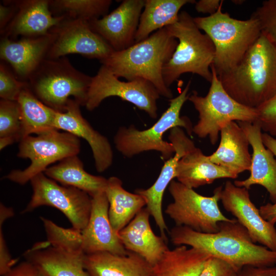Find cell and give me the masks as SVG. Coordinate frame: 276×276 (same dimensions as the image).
<instances>
[{
    "instance_id": "21",
    "label": "cell",
    "mask_w": 276,
    "mask_h": 276,
    "mask_svg": "<svg viewBox=\"0 0 276 276\" xmlns=\"http://www.w3.org/2000/svg\"><path fill=\"white\" fill-rule=\"evenodd\" d=\"M17 10L1 37L13 39L38 37L48 34L50 30L66 17L54 16L50 8V0L15 1Z\"/></svg>"
},
{
    "instance_id": "38",
    "label": "cell",
    "mask_w": 276,
    "mask_h": 276,
    "mask_svg": "<svg viewBox=\"0 0 276 276\" xmlns=\"http://www.w3.org/2000/svg\"><path fill=\"white\" fill-rule=\"evenodd\" d=\"M237 271L229 264L211 257L199 276H236Z\"/></svg>"
},
{
    "instance_id": "7",
    "label": "cell",
    "mask_w": 276,
    "mask_h": 276,
    "mask_svg": "<svg viewBox=\"0 0 276 276\" xmlns=\"http://www.w3.org/2000/svg\"><path fill=\"white\" fill-rule=\"evenodd\" d=\"M190 85L189 81L177 97L170 100L169 107L149 128L140 130L133 125L120 127L114 137L117 149L127 157L151 150L160 152L166 160L172 157L175 153L174 147L171 143L163 140V135L167 130L176 127L184 128L189 135L193 132V127L189 118L180 116L182 107L188 100Z\"/></svg>"
},
{
    "instance_id": "25",
    "label": "cell",
    "mask_w": 276,
    "mask_h": 276,
    "mask_svg": "<svg viewBox=\"0 0 276 276\" xmlns=\"http://www.w3.org/2000/svg\"><path fill=\"white\" fill-rule=\"evenodd\" d=\"M84 254L53 247L47 241L35 244L23 257L50 276H89L83 266Z\"/></svg>"
},
{
    "instance_id": "15",
    "label": "cell",
    "mask_w": 276,
    "mask_h": 276,
    "mask_svg": "<svg viewBox=\"0 0 276 276\" xmlns=\"http://www.w3.org/2000/svg\"><path fill=\"white\" fill-rule=\"evenodd\" d=\"M144 4L145 0H124L110 13L88 23L114 51L124 50L135 43Z\"/></svg>"
},
{
    "instance_id": "19",
    "label": "cell",
    "mask_w": 276,
    "mask_h": 276,
    "mask_svg": "<svg viewBox=\"0 0 276 276\" xmlns=\"http://www.w3.org/2000/svg\"><path fill=\"white\" fill-rule=\"evenodd\" d=\"M81 105L70 99L66 111L57 112L55 127L57 130L70 132L78 138L84 139L90 146L98 172L106 170L113 162V154L108 139L94 129L84 119L80 109Z\"/></svg>"
},
{
    "instance_id": "24",
    "label": "cell",
    "mask_w": 276,
    "mask_h": 276,
    "mask_svg": "<svg viewBox=\"0 0 276 276\" xmlns=\"http://www.w3.org/2000/svg\"><path fill=\"white\" fill-rule=\"evenodd\" d=\"M84 267L89 276H151L152 266L133 252L120 255L108 251L84 254Z\"/></svg>"
},
{
    "instance_id": "39",
    "label": "cell",
    "mask_w": 276,
    "mask_h": 276,
    "mask_svg": "<svg viewBox=\"0 0 276 276\" xmlns=\"http://www.w3.org/2000/svg\"><path fill=\"white\" fill-rule=\"evenodd\" d=\"M9 218L6 213H0V275L3 276L15 266L17 260L12 258L5 240L3 224Z\"/></svg>"
},
{
    "instance_id": "12",
    "label": "cell",
    "mask_w": 276,
    "mask_h": 276,
    "mask_svg": "<svg viewBox=\"0 0 276 276\" xmlns=\"http://www.w3.org/2000/svg\"><path fill=\"white\" fill-rule=\"evenodd\" d=\"M160 95L149 81L141 78L121 81L106 66H101L91 78L85 107L92 111L105 99L118 97L146 112L152 119L157 117V100Z\"/></svg>"
},
{
    "instance_id": "28",
    "label": "cell",
    "mask_w": 276,
    "mask_h": 276,
    "mask_svg": "<svg viewBox=\"0 0 276 276\" xmlns=\"http://www.w3.org/2000/svg\"><path fill=\"white\" fill-rule=\"evenodd\" d=\"M211 257L197 248L178 246L167 250L152 266L151 276H199Z\"/></svg>"
},
{
    "instance_id": "11",
    "label": "cell",
    "mask_w": 276,
    "mask_h": 276,
    "mask_svg": "<svg viewBox=\"0 0 276 276\" xmlns=\"http://www.w3.org/2000/svg\"><path fill=\"white\" fill-rule=\"evenodd\" d=\"M33 194L23 213L47 205L61 211L73 227L80 231L86 226L91 213V197L85 192L72 187L60 185L41 173L30 181Z\"/></svg>"
},
{
    "instance_id": "44",
    "label": "cell",
    "mask_w": 276,
    "mask_h": 276,
    "mask_svg": "<svg viewBox=\"0 0 276 276\" xmlns=\"http://www.w3.org/2000/svg\"><path fill=\"white\" fill-rule=\"evenodd\" d=\"M259 210L262 217L265 220L273 225L276 223V202L262 205Z\"/></svg>"
},
{
    "instance_id": "30",
    "label": "cell",
    "mask_w": 276,
    "mask_h": 276,
    "mask_svg": "<svg viewBox=\"0 0 276 276\" xmlns=\"http://www.w3.org/2000/svg\"><path fill=\"white\" fill-rule=\"evenodd\" d=\"M195 2L193 0H145L135 43L147 38L153 32L175 24L181 8Z\"/></svg>"
},
{
    "instance_id": "36",
    "label": "cell",
    "mask_w": 276,
    "mask_h": 276,
    "mask_svg": "<svg viewBox=\"0 0 276 276\" xmlns=\"http://www.w3.org/2000/svg\"><path fill=\"white\" fill-rule=\"evenodd\" d=\"M258 20L262 33L276 45V0H266L252 14Z\"/></svg>"
},
{
    "instance_id": "1",
    "label": "cell",
    "mask_w": 276,
    "mask_h": 276,
    "mask_svg": "<svg viewBox=\"0 0 276 276\" xmlns=\"http://www.w3.org/2000/svg\"><path fill=\"white\" fill-rule=\"evenodd\" d=\"M175 245H186L206 252L231 265L237 272L246 266L276 265V251L258 245L236 220L219 223L214 233H202L184 226H175L169 232Z\"/></svg>"
},
{
    "instance_id": "41",
    "label": "cell",
    "mask_w": 276,
    "mask_h": 276,
    "mask_svg": "<svg viewBox=\"0 0 276 276\" xmlns=\"http://www.w3.org/2000/svg\"><path fill=\"white\" fill-rule=\"evenodd\" d=\"M0 4V34L13 19L17 7L15 1H3Z\"/></svg>"
},
{
    "instance_id": "23",
    "label": "cell",
    "mask_w": 276,
    "mask_h": 276,
    "mask_svg": "<svg viewBox=\"0 0 276 276\" xmlns=\"http://www.w3.org/2000/svg\"><path fill=\"white\" fill-rule=\"evenodd\" d=\"M220 142L217 150L209 155L210 160L227 170L235 178L239 174L250 171L251 155L249 152V143L243 130L233 121L226 124L220 131Z\"/></svg>"
},
{
    "instance_id": "18",
    "label": "cell",
    "mask_w": 276,
    "mask_h": 276,
    "mask_svg": "<svg viewBox=\"0 0 276 276\" xmlns=\"http://www.w3.org/2000/svg\"><path fill=\"white\" fill-rule=\"evenodd\" d=\"M92 198L88 223L81 231L82 249L84 254L108 251L124 255L129 251L124 246L119 233L112 227L108 217L109 203L104 192Z\"/></svg>"
},
{
    "instance_id": "35",
    "label": "cell",
    "mask_w": 276,
    "mask_h": 276,
    "mask_svg": "<svg viewBox=\"0 0 276 276\" xmlns=\"http://www.w3.org/2000/svg\"><path fill=\"white\" fill-rule=\"evenodd\" d=\"M28 86L27 82L19 80L11 67L1 60L0 63V98L3 100L17 101L22 89Z\"/></svg>"
},
{
    "instance_id": "43",
    "label": "cell",
    "mask_w": 276,
    "mask_h": 276,
    "mask_svg": "<svg viewBox=\"0 0 276 276\" xmlns=\"http://www.w3.org/2000/svg\"><path fill=\"white\" fill-rule=\"evenodd\" d=\"M222 2L219 0H200L195 2V8L198 12L211 15L217 12Z\"/></svg>"
},
{
    "instance_id": "42",
    "label": "cell",
    "mask_w": 276,
    "mask_h": 276,
    "mask_svg": "<svg viewBox=\"0 0 276 276\" xmlns=\"http://www.w3.org/2000/svg\"><path fill=\"white\" fill-rule=\"evenodd\" d=\"M236 276H276V266H246L237 272Z\"/></svg>"
},
{
    "instance_id": "22",
    "label": "cell",
    "mask_w": 276,
    "mask_h": 276,
    "mask_svg": "<svg viewBox=\"0 0 276 276\" xmlns=\"http://www.w3.org/2000/svg\"><path fill=\"white\" fill-rule=\"evenodd\" d=\"M150 216L146 208L142 209L119 235L126 250L139 255L153 266L169 248L167 241L153 232Z\"/></svg>"
},
{
    "instance_id": "17",
    "label": "cell",
    "mask_w": 276,
    "mask_h": 276,
    "mask_svg": "<svg viewBox=\"0 0 276 276\" xmlns=\"http://www.w3.org/2000/svg\"><path fill=\"white\" fill-rule=\"evenodd\" d=\"M169 140L174 147V155L166 160L158 178L150 187L135 191V193L140 195L145 200L146 208L154 218L161 236L166 241L167 238L165 232L168 231V228L162 212L164 193L170 182L176 178V167L179 160L193 142L187 136L181 128L178 127L171 129Z\"/></svg>"
},
{
    "instance_id": "5",
    "label": "cell",
    "mask_w": 276,
    "mask_h": 276,
    "mask_svg": "<svg viewBox=\"0 0 276 276\" xmlns=\"http://www.w3.org/2000/svg\"><path fill=\"white\" fill-rule=\"evenodd\" d=\"M166 28L177 39L178 44L163 68L166 85L170 88L186 73L197 74L211 83V66L214 63L215 47L210 38L196 26L194 17L185 11H181L178 20Z\"/></svg>"
},
{
    "instance_id": "20",
    "label": "cell",
    "mask_w": 276,
    "mask_h": 276,
    "mask_svg": "<svg viewBox=\"0 0 276 276\" xmlns=\"http://www.w3.org/2000/svg\"><path fill=\"white\" fill-rule=\"evenodd\" d=\"M246 134L252 149L250 176L244 180H235V186L249 189L255 185L263 187L271 203L276 202V159L264 145L262 129L256 121L253 123L238 122Z\"/></svg>"
},
{
    "instance_id": "4",
    "label": "cell",
    "mask_w": 276,
    "mask_h": 276,
    "mask_svg": "<svg viewBox=\"0 0 276 276\" xmlns=\"http://www.w3.org/2000/svg\"><path fill=\"white\" fill-rule=\"evenodd\" d=\"M194 21L213 42L215 58L212 64L218 76L235 68L262 34L259 22L253 15L245 20L231 17L222 11L194 17Z\"/></svg>"
},
{
    "instance_id": "13",
    "label": "cell",
    "mask_w": 276,
    "mask_h": 276,
    "mask_svg": "<svg viewBox=\"0 0 276 276\" xmlns=\"http://www.w3.org/2000/svg\"><path fill=\"white\" fill-rule=\"evenodd\" d=\"M49 32L55 37L47 58L57 59L70 54H79L101 61L114 51L101 36L93 31L88 22L83 20L66 18Z\"/></svg>"
},
{
    "instance_id": "26",
    "label": "cell",
    "mask_w": 276,
    "mask_h": 276,
    "mask_svg": "<svg viewBox=\"0 0 276 276\" xmlns=\"http://www.w3.org/2000/svg\"><path fill=\"white\" fill-rule=\"evenodd\" d=\"M177 181L186 187L197 188L219 178L235 177L225 169L210 160L193 142L179 160L176 171Z\"/></svg>"
},
{
    "instance_id": "34",
    "label": "cell",
    "mask_w": 276,
    "mask_h": 276,
    "mask_svg": "<svg viewBox=\"0 0 276 276\" xmlns=\"http://www.w3.org/2000/svg\"><path fill=\"white\" fill-rule=\"evenodd\" d=\"M0 139L11 144L22 139L19 106L17 101L0 100Z\"/></svg>"
},
{
    "instance_id": "40",
    "label": "cell",
    "mask_w": 276,
    "mask_h": 276,
    "mask_svg": "<svg viewBox=\"0 0 276 276\" xmlns=\"http://www.w3.org/2000/svg\"><path fill=\"white\" fill-rule=\"evenodd\" d=\"M3 276H50L40 267L25 260L14 266Z\"/></svg>"
},
{
    "instance_id": "6",
    "label": "cell",
    "mask_w": 276,
    "mask_h": 276,
    "mask_svg": "<svg viewBox=\"0 0 276 276\" xmlns=\"http://www.w3.org/2000/svg\"><path fill=\"white\" fill-rule=\"evenodd\" d=\"M91 78L77 70L64 56L45 59L27 82L31 91L43 104L57 112H64L70 99L85 106Z\"/></svg>"
},
{
    "instance_id": "8",
    "label": "cell",
    "mask_w": 276,
    "mask_h": 276,
    "mask_svg": "<svg viewBox=\"0 0 276 276\" xmlns=\"http://www.w3.org/2000/svg\"><path fill=\"white\" fill-rule=\"evenodd\" d=\"M212 79L209 90L204 97L193 90L188 100L198 111L199 120L193 132L200 138L208 137L211 143L218 141L221 130L228 123L237 121L254 123L257 121L256 108L242 105L224 89L213 64Z\"/></svg>"
},
{
    "instance_id": "10",
    "label": "cell",
    "mask_w": 276,
    "mask_h": 276,
    "mask_svg": "<svg viewBox=\"0 0 276 276\" xmlns=\"http://www.w3.org/2000/svg\"><path fill=\"white\" fill-rule=\"evenodd\" d=\"M222 188L219 186L212 196H205L173 180L168 190L173 201L165 212L176 226H186L202 233H216L220 222L232 220L222 213L218 206Z\"/></svg>"
},
{
    "instance_id": "31",
    "label": "cell",
    "mask_w": 276,
    "mask_h": 276,
    "mask_svg": "<svg viewBox=\"0 0 276 276\" xmlns=\"http://www.w3.org/2000/svg\"><path fill=\"white\" fill-rule=\"evenodd\" d=\"M17 101L20 112L22 139L57 129L55 123L57 111L40 101L28 84L22 89Z\"/></svg>"
},
{
    "instance_id": "37",
    "label": "cell",
    "mask_w": 276,
    "mask_h": 276,
    "mask_svg": "<svg viewBox=\"0 0 276 276\" xmlns=\"http://www.w3.org/2000/svg\"><path fill=\"white\" fill-rule=\"evenodd\" d=\"M256 109L262 130L276 139V94Z\"/></svg>"
},
{
    "instance_id": "32",
    "label": "cell",
    "mask_w": 276,
    "mask_h": 276,
    "mask_svg": "<svg viewBox=\"0 0 276 276\" xmlns=\"http://www.w3.org/2000/svg\"><path fill=\"white\" fill-rule=\"evenodd\" d=\"M112 3L111 0H50V8L55 16L89 22L107 14Z\"/></svg>"
},
{
    "instance_id": "9",
    "label": "cell",
    "mask_w": 276,
    "mask_h": 276,
    "mask_svg": "<svg viewBox=\"0 0 276 276\" xmlns=\"http://www.w3.org/2000/svg\"><path fill=\"white\" fill-rule=\"evenodd\" d=\"M79 138L66 131L54 129L35 136L28 135L19 142L17 156L28 158L30 165L26 169L14 170L4 178L23 185L41 173L50 165L80 151Z\"/></svg>"
},
{
    "instance_id": "2",
    "label": "cell",
    "mask_w": 276,
    "mask_h": 276,
    "mask_svg": "<svg viewBox=\"0 0 276 276\" xmlns=\"http://www.w3.org/2000/svg\"><path fill=\"white\" fill-rule=\"evenodd\" d=\"M218 77L234 100L257 108L276 94V45L262 33L238 64Z\"/></svg>"
},
{
    "instance_id": "27",
    "label": "cell",
    "mask_w": 276,
    "mask_h": 276,
    "mask_svg": "<svg viewBox=\"0 0 276 276\" xmlns=\"http://www.w3.org/2000/svg\"><path fill=\"white\" fill-rule=\"evenodd\" d=\"M44 174L61 185L80 189L91 197L104 192L107 184V179L105 177L87 172L77 155L67 157L50 166Z\"/></svg>"
},
{
    "instance_id": "29",
    "label": "cell",
    "mask_w": 276,
    "mask_h": 276,
    "mask_svg": "<svg viewBox=\"0 0 276 276\" xmlns=\"http://www.w3.org/2000/svg\"><path fill=\"white\" fill-rule=\"evenodd\" d=\"M105 193L109 203V219L118 233L146 205L145 200L140 195L125 190L122 180L115 176L107 179Z\"/></svg>"
},
{
    "instance_id": "33",
    "label": "cell",
    "mask_w": 276,
    "mask_h": 276,
    "mask_svg": "<svg viewBox=\"0 0 276 276\" xmlns=\"http://www.w3.org/2000/svg\"><path fill=\"white\" fill-rule=\"evenodd\" d=\"M40 219L50 245L68 251L83 252L81 231L74 227H62L43 217H40Z\"/></svg>"
},
{
    "instance_id": "45",
    "label": "cell",
    "mask_w": 276,
    "mask_h": 276,
    "mask_svg": "<svg viewBox=\"0 0 276 276\" xmlns=\"http://www.w3.org/2000/svg\"><path fill=\"white\" fill-rule=\"evenodd\" d=\"M262 139L264 146L270 150L276 157V139L268 133L262 134Z\"/></svg>"
},
{
    "instance_id": "3",
    "label": "cell",
    "mask_w": 276,
    "mask_h": 276,
    "mask_svg": "<svg viewBox=\"0 0 276 276\" xmlns=\"http://www.w3.org/2000/svg\"><path fill=\"white\" fill-rule=\"evenodd\" d=\"M177 44V39L165 27L126 49L114 51L100 62L119 78L127 81L141 78L149 81L160 96L170 100L173 93L164 82L163 70Z\"/></svg>"
},
{
    "instance_id": "16",
    "label": "cell",
    "mask_w": 276,
    "mask_h": 276,
    "mask_svg": "<svg viewBox=\"0 0 276 276\" xmlns=\"http://www.w3.org/2000/svg\"><path fill=\"white\" fill-rule=\"evenodd\" d=\"M55 37V34L51 32L41 36L21 37L18 40L1 37V59L9 63L19 80L27 82L31 74L47 58Z\"/></svg>"
},
{
    "instance_id": "14",
    "label": "cell",
    "mask_w": 276,
    "mask_h": 276,
    "mask_svg": "<svg viewBox=\"0 0 276 276\" xmlns=\"http://www.w3.org/2000/svg\"><path fill=\"white\" fill-rule=\"evenodd\" d=\"M224 209L247 230L255 243L276 251V229L265 220L251 201L248 189L239 187L227 180L221 191L220 199Z\"/></svg>"
}]
</instances>
